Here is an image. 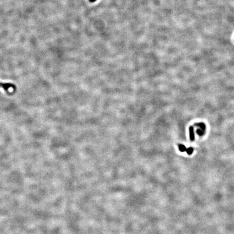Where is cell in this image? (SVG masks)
Instances as JSON below:
<instances>
[{
	"label": "cell",
	"instance_id": "1",
	"mask_svg": "<svg viewBox=\"0 0 234 234\" xmlns=\"http://www.w3.org/2000/svg\"><path fill=\"white\" fill-rule=\"evenodd\" d=\"M0 88H2L7 93H9V90L10 88L15 90L16 86L14 84L11 83H3L0 82Z\"/></svg>",
	"mask_w": 234,
	"mask_h": 234
},
{
	"label": "cell",
	"instance_id": "2",
	"mask_svg": "<svg viewBox=\"0 0 234 234\" xmlns=\"http://www.w3.org/2000/svg\"><path fill=\"white\" fill-rule=\"evenodd\" d=\"M189 135L190 139L191 141H193L195 140L194 130H193V126H190L189 127Z\"/></svg>",
	"mask_w": 234,
	"mask_h": 234
},
{
	"label": "cell",
	"instance_id": "3",
	"mask_svg": "<svg viewBox=\"0 0 234 234\" xmlns=\"http://www.w3.org/2000/svg\"><path fill=\"white\" fill-rule=\"evenodd\" d=\"M195 125L196 126L199 127L200 130H202L203 131L205 132V129H206V126H205V124L203 123H196L195 124Z\"/></svg>",
	"mask_w": 234,
	"mask_h": 234
},
{
	"label": "cell",
	"instance_id": "4",
	"mask_svg": "<svg viewBox=\"0 0 234 234\" xmlns=\"http://www.w3.org/2000/svg\"><path fill=\"white\" fill-rule=\"evenodd\" d=\"M178 148H179V151L180 152H183L186 151L187 148L185 147V145H184L183 144H179L178 145Z\"/></svg>",
	"mask_w": 234,
	"mask_h": 234
},
{
	"label": "cell",
	"instance_id": "5",
	"mask_svg": "<svg viewBox=\"0 0 234 234\" xmlns=\"http://www.w3.org/2000/svg\"><path fill=\"white\" fill-rule=\"evenodd\" d=\"M187 153H188V155H191L192 154V153L193 152V148L192 147H189L187 148L186 150Z\"/></svg>",
	"mask_w": 234,
	"mask_h": 234
},
{
	"label": "cell",
	"instance_id": "6",
	"mask_svg": "<svg viewBox=\"0 0 234 234\" xmlns=\"http://www.w3.org/2000/svg\"><path fill=\"white\" fill-rule=\"evenodd\" d=\"M205 131H202V130H200V129H197V131H196V133L197 134H198V135L199 136H203L205 134Z\"/></svg>",
	"mask_w": 234,
	"mask_h": 234
},
{
	"label": "cell",
	"instance_id": "7",
	"mask_svg": "<svg viewBox=\"0 0 234 234\" xmlns=\"http://www.w3.org/2000/svg\"><path fill=\"white\" fill-rule=\"evenodd\" d=\"M96 1V0H90V1L91 2H94Z\"/></svg>",
	"mask_w": 234,
	"mask_h": 234
}]
</instances>
